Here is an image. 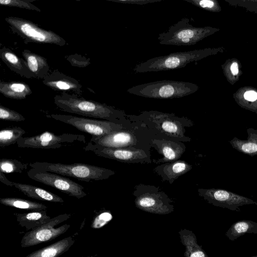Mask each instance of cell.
<instances>
[{"instance_id": "27", "label": "cell", "mask_w": 257, "mask_h": 257, "mask_svg": "<svg viewBox=\"0 0 257 257\" xmlns=\"http://www.w3.org/2000/svg\"><path fill=\"white\" fill-rule=\"evenodd\" d=\"M246 233L257 234V222L248 220L237 221L231 225L225 235L234 241Z\"/></svg>"}, {"instance_id": "18", "label": "cell", "mask_w": 257, "mask_h": 257, "mask_svg": "<svg viewBox=\"0 0 257 257\" xmlns=\"http://www.w3.org/2000/svg\"><path fill=\"white\" fill-rule=\"evenodd\" d=\"M152 143L157 147L160 154L163 156L162 158L153 161L156 164L177 161L185 151L184 146L169 140L154 139L152 140Z\"/></svg>"}, {"instance_id": "14", "label": "cell", "mask_w": 257, "mask_h": 257, "mask_svg": "<svg viewBox=\"0 0 257 257\" xmlns=\"http://www.w3.org/2000/svg\"><path fill=\"white\" fill-rule=\"evenodd\" d=\"M198 192L199 195L209 203L232 211L244 205H257V202L249 198L224 189L200 188Z\"/></svg>"}, {"instance_id": "39", "label": "cell", "mask_w": 257, "mask_h": 257, "mask_svg": "<svg viewBox=\"0 0 257 257\" xmlns=\"http://www.w3.org/2000/svg\"><path fill=\"white\" fill-rule=\"evenodd\" d=\"M230 70L233 75H236L238 74V65L236 62H234L231 64Z\"/></svg>"}, {"instance_id": "40", "label": "cell", "mask_w": 257, "mask_h": 257, "mask_svg": "<svg viewBox=\"0 0 257 257\" xmlns=\"http://www.w3.org/2000/svg\"><path fill=\"white\" fill-rule=\"evenodd\" d=\"M249 257H257V255H254V256H249Z\"/></svg>"}, {"instance_id": "12", "label": "cell", "mask_w": 257, "mask_h": 257, "mask_svg": "<svg viewBox=\"0 0 257 257\" xmlns=\"http://www.w3.org/2000/svg\"><path fill=\"white\" fill-rule=\"evenodd\" d=\"M31 179L55 188L68 195L80 199L87 195L84 187L61 175L31 168L28 172Z\"/></svg>"}, {"instance_id": "19", "label": "cell", "mask_w": 257, "mask_h": 257, "mask_svg": "<svg viewBox=\"0 0 257 257\" xmlns=\"http://www.w3.org/2000/svg\"><path fill=\"white\" fill-rule=\"evenodd\" d=\"M22 56L33 78L43 79L49 73V66L45 57L28 49L22 51Z\"/></svg>"}, {"instance_id": "9", "label": "cell", "mask_w": 257, "mask_h": 257, "mask_svg": "<svg viewBox=\"0 0 257 257\" xmlns=\"http://www.w3.org/2000/svg\"><path fill=\"white\" fill-rule=\"evenodd\" d=\"M85 143L86 139L83 135L72 134L56 135L46 131L32 137H22L17 140L16 144L20 148L48 149L73 146Z\"/></svg>"}, {"instance_id": "26", "label": "cell", "mask_w": 257, "mask_h": 257, "mask_svg": "<svg viewBox=\"0 0 257 257\" xmlns=\"http://www.w3.org/2000/svg\"><path fill=\"white\" fill-rule=\"evenodd\" d=\"M179 234L182 243L185 246V257H208L202 246L198 244L196 236L192 231L181 229Z\"/></svg>"}, {"instance_id": "2", "label": "cell", "mask_w": 257, "mask_h": 257, "mask_svg": "<svg viewBox=\"0 0 257 257\" xmlns=\"http://www.w3.org/2000/svg\"><path fill=\"white\" fill-rule=\"evenodd\" d=\"M29 166L38 170L72 177L86 182L107 179L115 174L114 171L110 169L81 163L65 164L36 162L30 163Z\"/></svg>"}, {"instance_id": "20", "label": "cell", "mask_w": 257, "mask_h": 257, "mask_svg": "<svg viewBox=\"0 0 257 257\" xmlns=\"http://www.w3.org/2000/svg\"><path fill=\"white\" fill-rule=\"evenodd\" d=\"M0 58L13 72L27 78H33L25 60L6 47L0 49Z\"/></svg>"}, {"instance_id": "30", "label": "cell", "mask_w": 257, "mask_h": 257, "mask_svg": "<svg viewBox=\"0 0 257 257\" xmlns=\"http://www.w3.org/2000/svg\"><path fill=\"white\" fill-rule=\"evenodd\" d=\"M29 164L13 159H2L0 161V171L3 173H22L26 170Z\"/></svg>"}, {"instance_id": "35", "label": "cell", "mask_w": 257, "mask_h": 257, "mask_svg": "<svg viewBox=\"0 0 257 257\" xmlns=\"http://www.w3.org/2000/svg\"><path fill=\"white\" fill-rule=\"evenodd\" d=\"M192 5L200 7L202 9H210L214 6V2L210 0H183Z\"/></svg>"}, {"instance_id": "33", "label": "cell", "mask_w": 257, "mask_h": 257, "mask_svg": "<svg viewBox=\"0 0 257 257\" xmlns=\"http://www.w3.org/2000/svg\"><path fill=\"white\" fill-rule=\"evenodd\" d=\"M113 216L109 211H104L97 215L91 224L93 228H100L107 224L112 219Z\"/></svg>"}, {"instance_id": "5", "label": "cell", "mask_w": 257, "mask_h": 257, "mask_svg": "<svg viewBox=\"0 0 257 257\" xmlns=\"http://www.w3.org/2000/svg\"><path fill=\"white\" fill-rule=\"evenodd\" d=\"M205 52L195 50L156 57L137 64L134 70L136 73H146L181 68L190 62L201 59L204 56Z\"/></svg>"}, {"instance_id": "29", "label": "cell", "mask_w": 257, "mask_h": 257, "mask_svg": "<svg viewBox=\"0 0 257 257\" xmlns=\"http://www.w3.org/2000/svg\"><path fill=\"white\" fill-rule=\"evenodd\" d=\"M26 131L20 126L7 127L0 131V147L5 148L17 143V141L23 137Z\"/></svg>"}, {"instance_id": "37", "label": "cell", "mask_w": 257, "mask_h": 257, "mask_svg": "<svg viewBox=\"0 0 257 257\" xmlns=\"http://www.w3.org/2000/svg\"><path fill=\"white\" fill-rule=\"evenodd\" d=\"M244 97L249 101H254L257 99V93L251 90L246 91L244 94Z\"/></svg>"}, {"instance_id": "15", "label": "cell", "mask_w": 257, "mask_h": 257, "mask_svg": "<svg viewBox=\"0 0 257 257\" xmlns=\"http://www.w3.org/2000/svg\"><path fill=\"white\" fill-rule=\"evenodd\" d=\"M43 84L51 89L62 92H70L80 95L83 92L82 85L75 78L58 70L49 73L43 79Z\"/></svg>"}, {"instance_id": "34", "label": "cell", "mask_w": 257, "mask_h": 257, "mask_svg": "<svg viewBox=\"0 0 257 257\" xmlns=\"http://www.w3.org/2000/svg\"><path fill=\"white\" fill-rule=\"evenodd\" d=\"M67 59L72 65L78 67H85L90 64L89 60L77 54L70 55Z\"/></svg>"}, {"instance_id": "38", "label": "cell", "mask_w": 257, "mask_h": 257, "mask_svg": "<svg viewBox=\"0 0 257 257\" xmlns=\"http://www.w3.org/2000/svg\"><path fill=\"white\" fill-rule=\"evenodd\" d=\"M0 181L6 185L14 186L13 182H11L6 177L5 173L0 171Z\"/></svg>"}, {"instance_id": "31", "label": "cell", "mask_w": 257, "mask_h": 257, "mask_svg": "<svg viewBox=\"0 0 257 257\" xmlns=\"http://www.w3.org/2000/svg\"><path fill=\"white\" fill-rule=\"evenodd\" d=\"M34 0H0L1 6L16 7L28 10L41 12V10L35 6L32 2Z\"/></svg>"}, {"instance_id": "4", "label": "cell", "mask_w": 257, "mask_h": 257, "mask_svg": "<svg viewBox=\"0 0 257 257\" xmlns=\"http://www.w3.org/2000/svg\"><path fill=\"white\" fill-rule=\"evenodd\" d=\"M11 30L24 40L25 43L54 44L64 46L66 41L56 33L39 27L33 22L16 17L5 18Z\"/></svg>"}, {"instance_id": "36", "label": "cell", "mask_w": 257, "mask_h": 257, "mask_svg": "<svg viewBox=\"0 0 257 257\" xmlns=\"http://www.w3.org/2000/svg\"><path fill=\"white\" fill-rule=\"evenodd\" d=\"M112 2L143 5L149 3L159 2L162 0H107Z\"/></svg>"}, {"instance_id": "13", "label": "cell", "mask_w": 257, "mask_h": 257, "mask_svg": "<svg viewBox=\"0 0 257 257\" xmlns=\"http://www.w3.org/2000/svg\"><path fill=\"white\" fill-rule=\"evenodd\" d=\"M85 151H91L96 155L126 163L150 162L146 152L134 147L112 148L98 146L89 142L84 147Z\"/></svg>"}, {"instance_id": "16", "label": "cell", "mask_w": 257, "mask_h": 257, "mask_svg": "<svg viewBox=\"0 0 257 257\" xmlns=\"http://www.w3.org/2000/svg\"><path fill=\"white\" fill-rule=\"evenodd\" d=\"M89 142L104 147L125 148L134 147L137 144V138L129 132L119 130L101 138L92 137Z\"/></svg>"}, {"instance_id": "22", "label": "cell", "mask_w": 257, "mask_h": 257, "mask_svg": "<svg viewBox=\"0 0 257 257\" xmlns=\"http://www.w3.org/2000/svg\"><path fill=\"white\" fill-rule=\"evenodd\" d=\"M14 186L28 197L42 201L63 203L64 200L58 195L41 188L31 185L13 182Z\"/></svg>"}, {"instance_id": "23", "label": "cell", "mask_w": 257, "mask_h": 257, "mask_svg": "<svg viewBox=\"0 0 257 257\" xmlns=\"http://www.w3.org/2000/svg\"><path fill=\"white\" fill-rule=\"evenodd\" d=\"M14 215L19 225L28 230L39 227L47 223L51 219L47 215L46 210L24 213H16Z\"/></svg>"}, {"instance_id": "10", "label": "cell", "mask_w": 257, "mask_h": 257, "mask_svg": "<svg viewBox=\"0 0 257 257\" xmlns=\"http://www.w3.org/2000/svg\"><path fill=\"white\" fill-rule=\"evenodd\" d=\"M70 217L71 215L67 213L59 215L51 218L47 223L26 232L21 240V246L27 247L38 245L50 241L63 234L69 229L70 225L65 224L57 227L55 226Z\"/></svg>"}, {"instance_id": "11", "label": "cell", "mask_w": 257, "mask_h": 257, "mask_svg": "<svg viewBox=\"0 0 257 257\" xmlns=\"http://www.w3.org/2000/svg\"><path fill=\"white\" fill-rule=\"evenodd\" d=\"M136 119L152 122L162 133L177 139H187L184 136L183 122H191L186 118L179 117L173 113H167L157 111H143L139 116H133Z\"/></svg>"}, {"instance_id": "6", "label": "cell", "mask_w": 257, "mask_h": 257, "mask_svg": "<svg viewBox=\"0 0 257 257\" xmlns=\"http://www.w3.org/2000/svg\"><path fill=\"white\" fill-rule=\"evenodd\" d=\"M134 195L136 206L143 211L167 214L174 210L172 201L159 187L140 184L135 187Z\"/></svg>"}, {"instance_id": "7", "label": "cell", "mask_w": 257, "mask_h": 257, "mask_svg": "<svg viewBox=\"0 0 257 257\" xmlns=\"http://www.w3.org/2000/svg\"><path fill=\"white\" fill-rule=\"evenodd\" d=\"M190 20L183 18L171 26L168 30L160 33L158 37L159 43L175 46H191L200 41L206 33V30L193 27Z\"/></svg>"}, {"instance_id": "21", "label": "cell", "mask_w": 257, "mask_h": 257, "mask_svg": "<svg viewBox=\"0 0 257 257\" xmlns=\"http://www.w3.org/2000/svg\"><path fill=\"white\" fill-rule=\"evenodd\" d=\"M75 241L67 237L29 254L26 257H59L69 249Z\"/></svg>"}, {"instance_id": "17", "label": "cell", "mask_w": 257, "mask_h": 257, "mask_svg": "<svg viewBox=\"0 0 257 257\" xmlns=\"http://www.w3.org/2000/svg\"><path fill=\"white\" fill-rule=\"evenodd\" d=\"M192 166L182 160L163 163L154 169L155 172L159 175L163 181H167L170 184L180 176L189 172Z\"/></svg>"}, {"instance_id": "28", "label": "cell", "mask_w": 257, "mask_h": 257, "mask_svg": "<svg viewBox=\"0 0 257 257\" xmlns=\"http://www.w3.org/2000/svg\"><path fill=\"white\" fill-rule=\"evenodd\" d=\"M0 203L5 206L32 211H42L47 208V206L42 203L19 198H1Z\"/></svg>"}, {"instance_id": "3", "label": "cell", "mask_w": 257, "mask_h": 257, "mask_svg": "<svg viewBox=\"0 0 257 257\" xmlns=\"http://www.w3.org/2000/svg\"><path fill=\"white\" fill-rule=\"evenodd\" d=\"M198 86L191 82L163 80L139 84L128 88L130 94L155 99H172L195 92Z\"/></svg>"}, {"instance_id": "8", "label": "cell", "mask_w": 257, "mask_h": 257, "mask_svg": "<svg viewBox=\"0 0 257 257\" xmlns=\"http://www.w3.org/2000/svg\"><path fill=\"white\" fill-rule=\"evenodd\" d=\"M46 116L70 124L78 130L96 138L103 137L123 128L120 123L106 120L60 114H51L46 115Z\"/></svg>"}, {"instance_id": "24", "label": "cell", "mask_w": 257, "mask_h": 257, "mask_svg": "<svg viewBox=\"0 0 257 257\" xmlns=\"http://www.w3.org/2000/svg\"><path fill=\"white\" fill-rule=\"evenodd\" d=\"M0 92L6 97L24 99L32 93L29 85L23 82H0Z\"/></svg>"}, {"instance_id": "32", "label": "cell", "mask_w": 257, "mask_h": 257, "mask_svg": "<svg viewBox=\"0 0 257 257\" xmlns=\"http://www.w3.org/2000/svg\"><path fill=\"white\" fill-rule=\"evenodd\" d=\"M0 118L2 120L12 121H22L25 120V117L21 113L2 104L0 105Z\"/></svg>"}, {"instance_id": "25", "label": "cell", "mask_w": 257, "mask_h": 257, "mask_svg": "<svg viewBox=\"0 0 257 257\" xmlns=\"http://www.w3.org/2000/svg\"><path fill=\"white\" fill-rule=\"evenodd\" d=\"M246 131L248 135L246 140L234 137L229 143L238 152L253 157L257 155V130L248 128Z\"/></svg>"}, {"instance_id": "1", "label": "cell", "mask_w": 257, "mask_h": 257, "mask_svg": "<svg viewBox=\"0 0 257 257\" xmlns=\"http://www.w3.org/2000/svg\"><path fill=\"white\" fill-rule=\"evenodd\" d=\"M54 102L64 111L88 118L119 123L120 120L126 115L124 111L112 106L67 92L56 95L54 97Z\"/></svg>"}]
</instances>
